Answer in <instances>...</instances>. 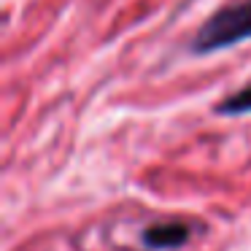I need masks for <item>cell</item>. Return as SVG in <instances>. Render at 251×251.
<instances>
[{
    "instance_id": "6da1fadb",
    "label": "cell",
    "mask_w": 251,
    "mask_h": 251,
    "mask_svg": "<svg viewBox=\"0 0 251 251\" xmlns=\"http://www.w3.org/2000/svg\"><path fill=\"white\" fill-rule=\"evenodd\" d=\"M251 38V0H238L229 6L219 8L216 14L202 22L197 35L192 38L195 54H211V51L227 49L240 41Z\"/></svg>"
},
{
    "instance_id": "7a4b0ae2",
    "label": "cell",
    "mask_w": 251,
    "mask_h": 251,
    "mask_svg": "<svg viewBox=\"0 0 251 251\" xmlns=\"http://www.w3.org/2000/svg\"><path fill=\"white\" fill-rule=\"evenodd\" d=\"M192 229L184 222H162V224H149L141 232V243L146 249L154 251H165V249H176V246H184L189 240Z\"/></svg>"
},
{
    "instance_id": "3957f363",
    "label": "cell",
    "mask_w": 251,
    "mask_h": 251,
    "mask_svg": "<svg viewBox=\"0 0 251 251\" xmlns=\"http://www.w3.org/2000/svg\"><path fill=\"white\" fill-rule=\"evenodd\" d=\"M249 111H251V84L227 95L222 103H216V114L222 116H238V114H249Z\"/></svg>"
}]
</instances>
